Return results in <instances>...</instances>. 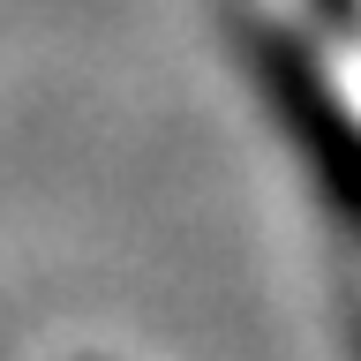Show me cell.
<instances>
[{"label":"cell","instance_id":"cell-2","mask_svg":"<svg viewBox=\"0 0 361 361\" xmlns=\"http://www.w3.org/2000/svg\"><path fill=\"white\" fill-rule=\"evenodd\" d=\"M354 354H361V331H354Z\"/></svg>","mask_w":361,"mask_h":361},{"label":"cell","instance_id":"cell-1","mask_svg":"<svg viewBox=\"0 0 361 361\" xmlns=\"http://www.w3.org/2000/svg\"><path fill=\"white\" fill-rule=\"evenodd\" d=\"M256 83H264L286 143L301 151L316 196L346 226H361V113L331 90V75L309 61V45L279 38V30H256Z\"/></svg>","mask_w":361,"mask_h":361}]
</instances>
